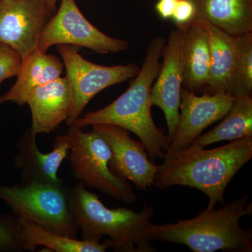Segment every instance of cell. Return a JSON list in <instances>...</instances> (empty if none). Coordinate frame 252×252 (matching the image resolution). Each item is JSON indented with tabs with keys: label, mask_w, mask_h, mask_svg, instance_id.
Listing matches in <instances>:
<instances>
[{
	"label": "cell",
	"mask_w": 252,
	"mask_h": 252,
	"mask_svg": "<svg viewBox=\"0 0 252 252\" xmlns=\"http://www.w3.org/2000/svg\"><path fill=\"white\" fill-rule=\"evenodd\" d=\"M182 31V61L184 89L195 94L207 87L210 77V47L203 21H195Z\"/></svg>",
	"instance_id": "15"
},
{
	"label": "cell",
	"mask_w": 252,
	"mask_h": 252,
	"mask_svg": "<svg viewBox=\"0 0 252 252\" xmlns=\"http://www.w3.org/2000/svg\"><path fill=\"white\" fill-rule=\"evenodd\" d=\"M67 198L82 240L100 241L104 236H108L110 248L115 251H156L147 236L154 216L152 206L145 205L139 212L124 207L108 208L81 182L68 189Z\"/></svg>",
	"instance_id": "4"
},
{
	"label": "cell",
	"mask_w": 252,
	"mask_h": 252,
	"mask_svg": "<svg viewBox=\"0 0 252 252\" xmlns=\"http://www.w3.org/2000/svg\"><path fill=\"white\" fill-rule=\"evenodd\" d=\"M92 128L103 137L112 152L110 168L118 177L147 191L153 186L158 165L151 161L142 142L130 137L129 131L110 124H94Z\"/></svg>",
	"instance_id": "11"
},
{
	"label": "cell",
	"mask_w": 252,
	"mask_h": 252,
	"mask_svg": "<svg viewBox=\"0 0 252 252\" xmlns=\"http://www.w3.org/2000/svg\"><path fill=\"white\" fill-rule=\"evenodd\" d=\"M25 251L18 218H0V252Z\"/></svg>",
	"instance_id": "22"
},
{
	"label": "cell",
	"mask_w": 252,
	"mask_h": 252,
	"mask_svg": "<svg viewBox=\"0 0 252 252\" xmlns=\"http://www.w3.org/2000/svg\"><path fill=\"white\" fill-rule=\"evenodd\" d=\"M222 119V122L210 132L198 136L188 148L205 149L217 142L252 136V95L235 97L229 112Z\"/></svg>",
	"instance_id": "19"
},
{
	"label": "cell",
	"mask_w": 252,
	"mask_h": 252,
	"mask_svg": "<svg viewBox=\"0 0 252 252\" xmlns=\"http://www.w3.org/2000/svg\"><path fill=\"white\" fill-rule=\"evenodd\" d=\"M2 99H1V96H0V104H2Z\"/></svg>",
	"instance_id": "27"
},
{
	"label": "cell",
	"mask_w": 252,
	"mask_h": 252,
	"mask_svg": "<svg viewBox=\"0 0 252 252\" xmlns=\"http://www.w3.org/2000/svg\"><path fill=\"white\" fill-rule=\"evenodd\" d=\"M52 5V6H55L56 7V2H57V0H47Z\"/></svg>",
	"instance_id": "26"
},
{
	"label": "cell",
	"mask_w": 252,
	"mask_h": 252,
	"mask_svg": "<svg viewBox=\"0 0 252 252\" xmlns=\"http://www.w3.org/2000/svg\"><path fill=\"white\" fill-rule=\"evenodd\" d=\"M234 99L228 94L197 95L182 88L178 124L165 155L188 148L205 129L226 115Z\"/></svg>",
	"instance_id": "10"
},
{
	"label": "cell",
	"mask_w": 252,
	"mask_h": 252,
	"mask_svg": "<svg viewBox=\"0 0 252 252\" xmlns=\"http://www.w3.org/2000/svg\"><path fill=\"white\" fill-rule=\"evenodd\" d=\"M252 214V203L245 194L218 210L206 208L189 220L160 225L152 223L147 236L152 242L185 245L193 252H252V230L240 224L243 217Z\"/></svg>",
	"instance_id": "3"
},
{
	"label": "cell",
	"mask_w": 252,
	"mask_h": 252,
	"mask_svg": "<svg viewBox=\"0 0 252 252\" xmlns=\"http://www.w3.org/2000/svg\"><path fill=\"white\" fill-rule=\"evenodd\" d=\"M57 51L63 59L70 92V108L65 121L69 127L80 117L96 94L135 78L140 69L133 63L114 66L95 64L83 58L74 46L58 45Z\"/></svg>",
	"instance_id": "7"
},
{
	"label": "cell",
	"mask_w": 252,
	"mask_h": 252,
	"mask_svg": "<svg viewBox=\"0 0 252 252\" xmlns=\"http://www.w3.org/2000/svg\"><path fill=\"white\" fill-rule=\"evenodd\" d=\"M182 42V31L176 28L170 32L162 49L161 66L151 90V104L163 112L170 142L175 135L180 117L183 84Z\"/></svg>",
	"instance_id": "12"
},
{
	"label": "cell",
	"mask_w": 252,
	"mask_h": 252,
	"mask_svg": "<svg viewBox=\"0 0 252 252\" xmlns=\"http://www.w3.org/2000/svg\"><path fill=\"white\" fill-rule=\"evenodd\" d=\"M165 43L162 36L152 39L147 47L142 68L128 89L107 107L79 117L71 126L78 128L94 124L119 126L140 139L152 160L165 157L170 139L154 122L150 95L161 66L160 58Z\"/></svg>",
	"instance_id": "2"
},
{
	"label": "cell",
	"mask_w": 252,
	"mask_h": 252,
	"mask_svg": "<svg viewBox=\"0 0 252 252\" xmlns=\"http://www.w3.org/2000/svg\"><path fill=\"white\" fill-rule=\"evenodd\" d=\"M63 69L64 64L57 56L38 49L34 50L22 59L16 82L1 96L3 103L12 102L20 106L26 104L33 90L59 79Z\"/></svg>",
	"instance_id": "16"
},
{
	"label": "cell",
	"mask_w": 252,
	"mask_h": 252,
	"mask_svg": "<svg viewBox=\"0 0 252 252\" xmlns=\"http://www.w3.org/2000/svg\"><path fill=\"white\" fill-rule=\"evenodd\" d=\"M203 21L208 32L210 47V77L207 94L232 95L235 63V36Z\"/></svg>",
	"instance_id": "18"
},
{
	"label": "cell",
	"mask_w": 252,
	"mask_h": 252,
	"mask_svg": "<svg viewBox=\"0 0 252 252\" xmlns=\"http://www.w3.org/2000/svg\"><path fill=\"white\" fill-rule=\"evenodd\" d=\"M56 13L47 0H2L0 2V43L24 59L37 49L46 24Z\"/></svg>",
	"instance_id": "9"
},
{
	"label": "cell",
	"mask_w": 252,
	"mask_h": 252,
	"mask_svg": "<svg viewBox=\"0 0 252 252\" xmlns=\"http://www.w3.org/2000/svg\"><path fill=\"white\" fill-rule=\"evenodd\" d=\"M26 104L31 108L33 133L37 135L54 130L66 121L70 108V92L65 77L36 88Z\"/></svg>",
	"instance_id": "14"
},
{
	"label": "cell",
	"mask_w": 252,
	"mask_h": 252,
	"mask_svg": "<svg viewBox=\"0 0 252 252\" xmlns=\"http://www.w3.org/2000/svg\"><path fill=\"white\" fill-rule=\"evenodd\" d=\"M235 63L232 95H252V32L235 36Z\"/></svg>",
	"instance_id": "21"
},
{
	"label": "cell",
	"mask_w": 252,
	"mask_h": 252,
	"mask_svg": "<svg viewBox=\"0 0 252 252\" xmlns=\"http://www.w3.org/2000/svg\"><path fill=\"white\" fill-rule=\"evenodd\" d=\"M158 165L153 186L165 190L175 186L201 190L208 197L207 209L225 205L230 181L252 158V136L212 149L187 148L165 155Z\"/></svg>",
	"instance_id": "1"
},
{
	"label": "cell",
	"mask_w": 252,
	"mask_h": 252,
	"mask_svg": "<svg viewBox=\"0 0 252 252\" xmlns=\"http://www.w3.org/2000/svg\"><path fill=\"white\" fill-rule=\"evenodd\" d=\"M61 44L86 48L100 54L122 52L129 46L127 41L113 38L94 27L75 0H61L59 10L41 33L37 49L47 52L51 46Z\"/></svg>",
	"instance_id": "8"
},
{
	"label": "cell",
	"mask_w": 252,
	"mask_h": 252,
	"mask_svg": "<svg viewBox=\"0 0 252 252\" xmlns=\"http://www.w3.org/2000/svg\"><path fill=\"white\" fill-rule=\"evenodd\" d=\"M22 58L12 48L0 43V84L9 78L17 75Z\"/></svg>",
	"instance_id": "23"
},
{
	"label": "cell",
	"mask_w": 252,
	"mask_h": 252,
	"mask_svg": "<svg viewBox=\"0 0 252 252\" xmlns=\"http://www.w3.org/2000/svg\"><path fill=\"white\" fill-rule=\"evenodd\" d=\"M178 0H158L156 11L162 19L171 20Z\"/></svg>",
	"instance_id": "25"
},
{
	"label": "cell",
	"mask_w": 252,
	"mask_h": 252,
	"mask_svg": "<svg viewBox=\"0 0 252 252\" xmlns=\"http://www.w3.org/2000/svg\"><path fill=\"white\" fill-rule=\"evenodd\" d=\"M64 183L0 185V198L18 218L58 234L78 238V227L68 205Z\"/></svg>",
	"instance_id": "5"
},
{
	"label": "cell",
	"mask_w": 252,
	"mask_h": 252,
	"mask_svg": "<svg viewBox=\"0 0 252 252\" xmlns=\"http://www.w3.org/2000/svg\"><path fill=\"white\" fill-rule=\"evenodd\" d=\"M18 218V217H17ZM26 250L33 251L38 246L57 252H104L110 248L106 240L104 243L95 240H79L44 229L39 225L18 218Z\"/></svg>",
	"instance_id": "20"
},
{
	"label": "cell",
	"mask_w": 252,
	"mask_h": 252,
	"mask_svg": "<svg viewBox=\"0 0 252 252\" xmlns=\"http://www.w3.org/2000/svg\"><path fill=\"white\" fill-rule=\"evenodd\" d=\"M196 9L193 0H178L171 20L176 28L183 29L195 21Z\"/></svg>",
	"instance_id": "24"
},
{
	"label": "cell",
	"mask_w": 252,
	"mask_h": 252,
	"mask_svg": "<svg viewBox=\"0 0 252 252\" xmlns=\"http://www.w3.org/2000/svg\"><path fill=\"white\" fill-rule=\"evenodd\" d=\"M36 137L30 128L16 144L18 152L14 162L21 171V183H64V180L59 178L58 172L70 151L67 134L56 137L53 151L49 153L40 152Z\"/></svg>",
	"instance_id": "13"
},
{
	"label": "cell",
	"mask_w": 252,
	"mask_h": 252,
	"mask_svg": "<svg viewBox=\"0 0 252 252\" xmlns=\"http://www.w3.org/2000/svg\"><path fill=\"white\" fill-rule=\"evenodd\" d=\"M195 21H204L230 35L252 32V0H193Z\"/></svg>",
	"instance_id": "17"
},
{
	"label": "cell",
	"mask_w": 252,
	"mask_h": 252,
	"mask_svg": "<svg viewBox=\"0 0 252 252\" xmlns=\"http://www.w3.org/2000/svg\"><path fill=\"white\" fill-rule=\"evenodd\" d=\"M1 1H2V0H0V2H1Z\"/></svg>",
	"instance_id": "28"
},
{
	"label": "cell",
	"mask_w": 252,
	"mask_h": 252,
	"mask_svg": "<svg viewBox=\"0 0 252 252\" xmlns=\"http://www.w3.org/2000/svg\"><path fill=\"white\" fill-rule=\"evenodd\" d=\"M67 134L70 141L69 159L77 180L122 203L134 204L138 200L128 181L111 170L112 152L98 132L71 126Z\"/></svg>",
	"instance_id": "6"
}]
</instances>
